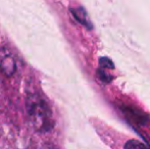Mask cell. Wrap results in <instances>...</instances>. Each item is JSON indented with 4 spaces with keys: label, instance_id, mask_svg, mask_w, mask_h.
Masks as SVG:
<instances>
[{
    "label": "cell",
    "instance_id": "cell-3",
    "mask_svg": "<svg viewBox=\"0 0 150 149\" xmlns=\"http://www.w3.org/2000/svg\"><path fill=\"white\" fill-rule=\"evenodd\" d=\"M122 112H124L125 114L131 119L133 121V123L138 124V125H145L148 121V119L146 117V115H144L141 112L135 109V108L132 107H124L122 108Z\"/></svg>",
    "mask_w": 150,
    "mask_h": 149
},
{
    "label": "cell",
    "instance_id": "cell-5",
    "mask_svg": "<svg viewBox=\"0 0 150 149\" xmlns=\"http://www.w3.org/2000/svg\"><path fill=\"white\" fill-rule=\"evenodd\" d=\"M126 147H147L146 144H143V143H140V142H137L136 140H131L129 141L128 143L126 144Z\"/></svg>",
    "mask_w": 150,
    "mask_h": 149
},
{
    "label": "cell",
    "instance_id": "cell-1",
    "mask_svg": "<svg viewBox=\"0 0 150 149\" xmlns=\"http://www.w3.org/2000/svg\"><path fill=\"white\" fill-rule=\"evenodd\" d=\"M27 112L31 125L39 133H47L53 129L54 121L51 109L38 94H30L27 98Z\"/></svg>",
    "mask_w": 150,
    "mask_h": 149
},
{
    "label": "cell",
    "instance_id": "cell-4",
    "mask_svg": "<svg viewBox=\"0 0 150 149\" xmlns=\"http://www.w3.org/2000/svg\"><path fill=\"white\" fill-rule=\"evenodd\" d=\"M71 12L74 13L75 18H77V20H79L81 24L85 25V26H90V23L88 20V16L86 14V12L84 11V9L82 8H78V9H73Z\"/></svg>",
    "mask_w": 150,
    "mask_h": 149
},
{
    "label": "cell",
    "instance_id": "cell-2",
    "mask_svg": "<svg viewBox=\"0 0 150 149\" xmlns=\"http://www.w3.org/2000/svg\"><path fill=\"white\" fill-rule=\"evenodd\" d=\"M16 72V61L8 49L0 48V73L5 77H11Z\"/></svg>",
    "mask_w": 150,
    "mask_h": 149
}]
</instances>
